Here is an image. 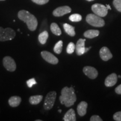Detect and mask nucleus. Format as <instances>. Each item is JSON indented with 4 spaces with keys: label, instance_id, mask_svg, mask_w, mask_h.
<instances>
[{
    "label": "nucleus",
    "instance_id": "obj_9",
    "mask_svg": "<svg viewBox=\"0 0 121 121\" xmlns=\"http://www.w3.org/2000/svg\"><path fill=\"white\" fill-rule=\"evenodd\" d=\"M41 56L44 60L52 65H57L58 63V59L51 52L43 51L41 52Z\"/></svg>",
    "mask_w": 121,
    "mask_h": 121
},
{
    "label": "nucleus",
    "instance_id": "obj_1",
    "mask_svg": "<svg viewBox=\"0 0 121 121\" xmlns=\"http://www.w3.org/2000/svg\"><path fill=\"white\" fill-rule=\"evenodd\" d=\"M62 104H64L66 107L73 105L77 100L75 90L72 86L64 87L61 90V95L59 98Z\"/></svg>",
    "mask_w": 121,
    "mask_h": 121
},
{
    "label": "nucleus",
    "instance_id": "obj_4",
    "mask_svg": "<svg viewBox=\"0 0 121 121\" xmlns=\"http://www.w3.org/2000/svg\"><path fill=\"white\" fill-rule=\"evenodd\" d=\"M16 35V33L13 29L10 28H3L0 27V41L5 42L12 40Z\"/></svg>",
    "mask_w": 121,
    "mask_h": 121
},
{
    "label": "nucleus",
    "instance_id": "obj_21",
    "mask_svg": "<svg viewBox=\"0 0 121 121\" xmlns=\"http://www.w3.org/2000/svg\"><path fill=\"white\" fill-rule=\"evenodd\" d=\"M50 29H51V31L53 34L57 36H60L62 34L61 30L60 29V27L55 22H53L51 24V26H50Z\"/></svg>",
    "mask_w": 121,
    "mask_h": 121
},
{
    "label": "nucleus",
    "instance_id": "obj_22",
    "mask_svg": "<svg viewBox=\"0 0 121 121\" xmlns=\"http://www.w3.org/2000/svg\"><path fill=\"white\" fill-rule=\"evenodd\" d=\"M63 42L62 40H60L54 45L53 50L54 52L57 54H60L62 51Z\"/></svg>",
    "mask_w": 121,
    "mask_h": 121
},
{
    "label": "nucleus",
    "instance_id": "obj_26",
    "mask_svg": "<svg viewBox=\"0 0 121 121\" xmlns=\"http://www.w3.org/2000/svg\"><path fill=\"white\" fill-rule=\"evenodd\" d=\"M35 4H39V5H43L49 2V0H31Z\"/></svg>",
    "mask_w": 121,
    "mask_h": 121
},
{
    "label": "nucleus",
    "instance_id": "obj_12",
    "mask_svg": "<svg viewBox=\"0 0 121 121\" xmlns=\"http://www.w3.org/2000/svg\"><path fill=\"white\" fill-rule=\"evenodd\" d=\"M99 55L101 59L104 61H107L113 57L112 54L107 47H103L101 48L99 52Z\"/></svg>",
    "mask_w": 121,
    "mask_h": 121
},
{
    "label": "nucleus",
    "instance_id": "obj_36",
    "mask_svg": "<svg viewBox=\"0 0 121 121\" xmlns=\"http://www.w3.org/2000/svg\"><path fill=\"white\" fill-rule=\"evenodd\" d=\"M0 1H5V0H0Z\"/></svg>",
    "mask_w": 121,
    "mask_h": 121
},
{
    "label": "nucleus",
    "instance_id": "obj_17",
    "mask_svg": "<svg viewBox=\"0 0 121 121\" xmlns=\"http://www.w3.org/2000/svg\"><path fill=\"white\" fill-rule=\"evenodd\" d=\"M99 33V31L98 30H88L84 33V35L86 38L92 39L98 37Z\"/></svg>",
    "mask_w": 121,
    "mask_h": 121
},
{
    "label": "nucleus",
    "instance_id": "obj_32",
    "mask_svg": "<svg viewBox=\"0 0 121 121\" xmlns=\"http://www.w3.org/2000/svg\"><path fill=\"white\" fill-rule=\"evenodd\" d=\"M86 1H94V0H86Z\"/></svg>",
    "mask_w": 121,
    "mask_h": 121
},
{
    "label": "nucleus",
    "instance_id": "obj_29",
    "mask_svg": "<svg viewBox=\"0 0 121 121\" xmlns=\"http://www.w3.org/2000/svg\"><path fill=\"white\" fill-rule=\"evenodd\" d=\"M90 121H102L103 119L97 115H94L90 118Z\"/></svg>",
    "mask_w": 121,
    "mask_h": 121
},
{
    "label": "nucleus",
    "instance_id": "obj_16",
    "mask_svg": "<svg viewBox=\"0 0 121 121\" xmlns=\"http://www.w3.org/2000/svg\"><path fill=\"white\" fill-rule=\"evenodd\" d=\"M22 102V98L19 96H13L9 99V104L11 107H17L19 106Z\"/></svg>",
    "mask_w": 121,
    "mask_h": 121
},
{
    "label": "nucleus",
    "instance_id": "obj_2",
    "mask_svg": "<svg viewBox=\"0 0 121 121\" xmlns=\"http://www.w3.org/2000/svg\"><path fill=\"white\" fill-rule=\"evenodd\" d=\"M18 17L20 20L26 23L30 31H34L38 26V20L35 16L25 10H20L18 13Z\"/></svg>",
    "mask_w": 121,
    "mask_h": 121
},
{
    "label": "nucleus",
    "instance_id": "obj_3",
    "mask_svg": "<svg viewBox=\"0 0 121 121\" xmlns=\"http://www.w3.org/2000/svg\"><path fill=\"white\" fill-rule=\"evenodd\" d=\"M86 21L89 24L94 27H103L105 25L104 20L95 13L87 15L86 17Z\"/></svg>",
    "mask_w": 121,
    "mask_h": 121
},
{
    "label": "nucleus",
    "instance_id": "obj_10",
    "mask_svg": "<svg viewBox=\"0 0 121 121\" xmlns=\"http://www.w3.org/2000/svg\"><path fill=\"white\" fill-rule=\"evenodd\" d=\"M71 12V9L68 6H63L58 7V8L56 9L53 11V15L56 17H60L63 15L67 14Z\"/></svg>",
    "mask_w": 121,
    "mask_h": 121
},
{
    "label": "nucleus",
    "instance_id": "obj_5",
    "mask_svg": "<svg viewBox=\"0 0 121 121\" xmlns=\"http://www.w3.org/2000/svg\"><path fill=\"white\" fill-rule=\"evenodd\" d=\"M57 93L54 91H50L45 96L43 107L45 110H48L51 109L53 107L56 99Z\"/></svg>",
    "mask_w": 121,
    "mask_h": 121
},
{
    "label": "nucleus",
    "instance_id": "obj_31",
    "mask_svg": "<svg viewBox=\"0 0 121 121\" xmlns=\"http://www.w3.org/2000/svg\"><path fill=\"white\" fill-rule=\"evenodd\" d=\"M105 6L107 7V9H108H108H109V10H111V7H110L109 4H106Z\"/></svg>",
    "mask_w": 121,
    "mask_h": 121
},
{
    "label": "nucleus",
    "instance_id": "obj_6",
    "mask_svg": "<svg viewBox=\"0 0 121 121\" xmlns=\"http://www.w3.org/2000/svg\"><path fill=\"white\" fill-rule=\"evenodd\" d=\"M92 11L100 17H105L108 14V9L105 6L100 4H95L91 6Z\"/></svg>",
    "mask_w": 121,
    "mask_h": 121
},
{
    "label": "nucleus",
    "instance_id": "obj_28",
    "mask_svg": "<svg viewBox=\"0 0 121 121\" xmlns=\"http://www.w3.org/2000/svg\"><path fill=\"white\" fill-rule=\"evenodd\" d=\"M26 84L29 87H31L33 86V85H35V84H37V82H36L35 78H31V79H29V80H28V81H26Z\"/></svg>",
    "mask_w": 121,
    "mask_h": 121
},
{
    "label": "nucleus",
    "instance_id": "obj_27",
    "mask_svg": "<svg viewBox=\"0 0 121 121\" xmlns=\"http://www.w3.org/2000/svg\"><path fill=\"white\" fill-rule=\"evenodd\" d=\"M113 119L116 121H121V111L114 113L113 115Z\"/></svg>",
    "mask_w": 121,
    "mask_h": 121
},
{
    "label": "nucleus",
    "instance_id": "obj_13",
    "mask_svg": "<svg viewBox=\"0 0 121 121\" xmlns=\"http://www.w3.org/2000/svg\"><path fill=\"white\" fill-rule=\"evenodd\" d=\"M118 76L117 74L112 73L107 77L105 80V85L107 87H112L115 85L117 82Z\"/></svg>",
    "mask_w": 121,
    "mask_h": 121
},
{
    "label": "nucleus",
    "instance_id": "obj_23",
    "mask_svg": "<svg viewBox=\"0 0 121 121\" xmlns=\"http://www.w3.org/2000/svg\"><path fill=\"white\" fill-rule=\"evenodd\" d=\"M69 20L72 22H79L82 20V16L78 13H74L69 16Z\"/></svg>",
    "mask_w": 121,
    "mask_h": 121
},
{
    "label": "nucleus",
    "instance_id": "obj_11",
    "mask_svg": "<svg viewBox=\"0 0 121 121\" xmlns=\"http://www.w3.org/2000/svg\"><path fill=\"white\" fill-rule=\"evenodd\" d=\"M83 72L91 79H95L97 78L98 72L96 69L91 66H85L83 69Z\"/></svg>",
    "mask_w": 121,
    "mask_h": 121
},
{
    "label": "nucleus",
    "instance_id": "obj_30",
    "mask_svg": "<svg viewBox=\"0 0 121 121\" xmlns=\"http://www.w3.org/2000/svg\"><path fill=\"white\" fill-rule=\"evenodd\" d=\"M115 91H116V93H117V94L121 95V84L119 85V86H118L115 89Z\"/></svg>",
    "mask_w": 121,
    "mask_h": 121
},
{
    "label": "nucleus",
    "instance_id": "obj_18",
    "mask_svg": "<svg viewBox=\"0 0 121 121\" xmlns=\"http://www.w3.org/2000/svg\"><path fill=\"white\" fill-rule=\"evenodd\" d=\"M43 96L42 95H33L29 99V102L31 105H37L42 102Z\"/></svg>",
    "mask_w": 121,
    "mask_h": 121
},
{
    "label": "nucleus",
    "instance_id": "obj_8",
    "mask_svg": "<svg viewBox=\"0 0 121 121\" xmlns=\"http://www.w3.org/2000/svg\"><path fill=\"white\" fill-rule=\"evenodd\" d=\"M86 41L85 39H80L77 42L76 45H75L76 52L77 55L81 56L85 53L88 52L89 50L91 49V47L89 48H86L85 47V42Z\"/></svg>",
    "mask_w": 121,
    "mask_h": 121
},
{
    "label": "nucleus",
    "instance_id": "obj_19",
    "mask_svg": "<svg viewBox=\"0 0 121 121\" xmlns=\"http://www.w3.org/2000/svg\"><path fill=\"white\" fill-rule=\"evenodd\" d=\"M63 28L65 31L68 35H69L71 37H74L76 33L75 31V28L72 26V25H69V24L65 23L63 24Z\"/></svg>",
    "mask_w": 121,
    "mask_h": 121
},
{
    "label": "nucleus",
    "instance_id": "obj_34",
    "mask_svg": "<svg viewBox=\"0 0 121 121\" xmlns=\"http://www.w3.org/2000/svg\"><path fill=\"white\" fill-rule=\"evenodd\" d=\"M36 121H42V120H40V119H38V120H36Z\"/></svg>",
    "mask_w": 121,
    "mask_h": 121
},
{
    "label": "nucleus",
    "instance_id": "obj_7",
    "mask_svg": "<svg viewBox=\"0 0 121 121\" xmlns=\"http://www.w3.org/2000/svg\"><path fill=\"white\" fill-rule=\"evenodd\" d=\"M3 65L8 71L13 72L16 69V64L13 59L10 56H6L3 58Z\"/></svg>",
    "mask_w": 121,
    "mask_h": 121
},
{
    "label": "nucleus",
    "instance_id": "obj_15",
    "mask_svg": "<svg viewBox=\"0 0 121 121\" xmlns=\"http://www.w3.org/2000/svg\"><path fill=\"white\" fill-rule=\"evenodd\" d=\"M63 120L65 121H76V117L75 110L73 109H70L65 113L64 117L63 118Z\"/></svg>",
    "mask_w": 121,
    "mask_h": 121
},
{
    "label": "nucleus",
    "instance_id": "obj_33",
    "mask_svg": "<svg viewBox=\"0 0 121 121\" xmlns=\"http://www.w3.org/2000/svg\"><path fill=\"white\" fill-rule=\"evenodd\" d=\"M58 112H60H60H61V110L60 109V110H58Z\"/></svg>",
    "mask_w": 121,
    "mask_h": 121
},
{
    "label": "nucleus",
    "instance_id": "obj_14",
    "mask_svg": "<svg viewBox=\"0 0 121 121\" xmlns=\"http://www.w3.org/2000/svg\"><path fill=\"white\" fill-rule=\"evenodd\" d=\"M87 108V103L85 101H82L78 104L77 107V111L78 115L81 117L84 116L86 114V110Z\"/></svg>",
    "mask_w": 121,
    "mask_h": 121
},
{
    "label": "nucleus",
    "instance_id": "obj_35",
    "mask_svg": "<svg viewBox=\"0 0 121 121\" xmlns=\"http://www.w3.org/2000/svg\"><path fill=\"white\" fill-rule=\"evenodd\" d=\"M118 78H121V76H120V75H119V76H118Z\"/></svg>",
    "mask_w": 121,
    "mask_h": 121
},
{
    "label": "nucleus",
    "instance_id": "obj_20",
    "mask_svg": "<svg viewBox=\"0 0 121 121\" xmlns=\"http://www.w3.org/2000/svg\"><path fill=\"white\" fill-rule=\"evenodd\" d=\"M49 37V34L47 31L45 30L40 33L38 36V40L42 44H45Z\"/></svg>",
    "mask_w": 121,
    "mask_h": 121
},
{
    "label": "nucleus",
    "instance_id": "obj_24",
    "mask_svg": "<svg viewBox=\"0 0 121 121\" xmlns=\"http://www.w3.org/2000/svg\"><path fill=\"white\" fill-rule=\"evenodd\" d=\"M75 50V44L72 42H70L68 44L67 48H66V51L68 54H72L73 53Z\"/></svg>",
    "mask_w": 121,
    "mask_h": 121
},
{
    "label": "nucleus",
    "instance_id": "obj_25",
    "mask_svg": "<svg viewBox=\"0 0 121 121\" xmlns=\"http://www.w3.org/2000/svg\"><path fill=\"white\" fill-rule=\"evenodd\" d=\"M113 4L117 11L121 13V0H114Z\"/></svg>",
    "mask_w": 121,
    "mask_h": 121
}]
</instances>
